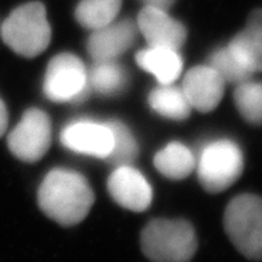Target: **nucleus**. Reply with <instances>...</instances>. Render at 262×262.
I'll return each mask as SVG.
<instances>
[{
  "mask_svg": "<svg viewBox=\"0 0 262 262\" xmlns=\"http://www.w3.org/2000/svg\"><path fill=\"white\" fill-rule=\"evenodd\" d=\"M94 193L89 181L74 170L54 169L38 190L41 211L62 226H74L90 213Z\"/></svg>",
  "mask_w": 262,
  "mask_h": 262,
  "instance_id": "obj_1",
  "label": "nucleus"
},
{
  "mask_svg": "<svg viewBox=\"0 0 262 262\" xmlns=\"http://www.w3.org/2000/svg\"><path fill=\"white\" fill-rule=\"evenodd\" d=\"M0 36L17 55L35 58L45 52L51 41V26L40 2H30L15 8L2 23Z\"/></svg>",
  "mask_w": 262,
  "mask_h": 262,
  "instance_id": "obj_2",
  "label": "nucleus"
},
{
  "mask_svg": "<svg viewBox=\"0 0 262 262\" xmlns=\"http://www.w3.org/2000/svg\"><path fill=\"white\" fill-rule=\"evenodd\" d=\"M141 246L152 262H189L198 248L195 230L185 220H152L141 235Z\"/></svg>",
  "mask_w": 262,
  "mask_h": 262,
  "instance_id": "obj_3",
  "label": "nucleus"
},
{
  "mask_svg": "<svg viewBox=\"0 0 262 262\" xmlns=\"http://www.w3.org/2000/svg\"><path fill=\"white\" fill-rule=\"evenodd\" d=\"M224 226L231 244L246 258L262 261V198L254 194L234 196L226 206Z\"/></svg>",
  "mask_w": 262,
  "mask_h": 262,
  "instance_id": "obj_4",
  "label": "nucleus"
},
{
  "mask_svg": "<svg viewBox=\"0 0 262 262\" xmlns=\"http://www.w3.org/2000/svg\"><path fill=\"white\" fill-rule=\"evenodd\" d=\"M195 169L198 181L207 193H221L241 177L244 154L235 142L218 139L201 150Z\"/></svg>",
  "mask_w": 262,
  "mask_h": 262,
  "instance_id": "obj_5",
  "label": "nucleus"
},
{
  "mask_svg": "<svg viewBox=\"0 0 262 262\" xmlns=\"http://www.w3.org/2000/svg\"><path fill=\"white\" fill-rule=\"evenodd\" d=\"M43 91L56 103L83 102L91 93L84 63L70 52L54 56L46 70Z\"/></svg>",
  "mask_w": 262,
  "mask_h": 262,
  "instance_id": "obj_6",
  "label": "nucleus"
},
{
  "mask_svg": "<svg viewBox=\"0 0 262 262\" xmlns=\"http://www.w3.org/2000/svg\"><path fill=\"white\" fill-rule=\"evenodd\" d=\"M51 121L40 108H28L7 138L10 151L23 162H38L51 146Z\"/></svg>",
  "mask_w": 262,
  "mask_h": 262,
  "instance_id": "obj_7",
  "label": "nucleus"
},
{
  "mask_svg": "<svg viewBox=\"0 0 262 262\" xmlns=\"http://www.w3.org/2000/svg\"><path fill=\"white\" fill-rule=\"evenodd\" d=\"M138 27L131 19H115L113 23L94 30L87 40V52L93 60H117L135 45Z\"/></svg>",
  "mask_w": 262,
  "mask_h": 262,
  "instance_id": "obj_8",
  "label": "nucleus"
},
{
  "mask_svg": "<svg viewBox=\"0 0 262 262\" xmlns=\"http://www.w3.org/2000/svg\"><path fill=\"white\" fill-rule=\"evenodd\" d=\"M135 23L147 46L169 47L180 51L187 39L186 27L161 8L145 6L139 11Z\"/></svg>",
  "mask_w": 262,
  "mask_h": 262,
  "instance_id": "obj_9",
  "label": "nucleus"
},
{
  "mask_svg": "<svg viewBox=\"0 0 262 262\" xmlns=\"http://www.w3.org/2000/svg\"><path fill=\"white\" fill-rule=\"evenodd\" d=\"M60 141L73 151L106 159L113 148V133L107 123L80 119L66 126Z\"/></svg>",
  "mask_w": 262,
  "mask_h": 262,
  "instance_id": "obj_10",
  "label": "nucleus"
},
{
  "mask_svg": "<svg viewBox=\"0 0 262 262\" xmlns=\"http://www.w3.org/2000/svg\"><path fill=\"white\" fill-rule=\"evenodd\" d=\"M111 198L131 211L146 210L152 201V189L142 172L128 166H117L107 181Z\"/></svg>",
  "mask_w": 262,
  "mask_h": 262,
  "instance_id": "obj_11",
  "label": "nucleus"
},
{
  "mask_svg": "<svg viewBox=\"0 0 262 262\" xmlns=\"http://www.w3.org/2000/svg\"><path fill=\"white\" fill-rule=\"evenodd\" d=\"M225 82L210 66H196L185 75L182 89L193 108L200 113H210L221 103Z\"/></svg>",
  "mask_w": 262,
  "mask_h": 262,
  "instance_id": "obj_12",
  "label": "nucleus"
},
{
  "mask_svg": "<svg viewBox=\"0 0 262 262\" xmlns=\"http://www.w3.org/2000/svg\"><path fill=\"white\" fill-rule=\"evenodd\" d=\"M228 47L253 74L262 73V8L249 15L244 30L229 41Z\"/></svg>",
  "mask_w": 262,
  "mask_h": 262,
  "instance_id": "obj_13",
  "label": "nucleus"
},
{
  "mask_svg": "<svg viewBox=\"0 0 262 262\" xmlns=\"http://www.w3.org/2000/svg\"><path fill=\"white\" fill-rule=\"evenodd\" d=\"M135 60L142 70L156 76L159 84H171L180 78L183 69L180 51L169 47L147 46L135 56Z\"/></svg>",
  "mask_w": 262,
  "mask_h": 262,
  "instance_id": "obj_14",
  "label": "nucleus"
},
{
  "mask_svg": "<svg viewBox=\"0 0 262 262\" xmlns=\"http://www.w3.org/2000/svg\"><path fill=\"white\" fill-rule=\"evenodd\" d=\"M91 93L103 97H115L126 90L128 74L117 60H94L87 70Z\"/></svg>",
  "mask_w": 262,
  "mask_h": 262,
  "instance_id": "obj_15",
  "label": "nucleus"
},
{
  "mask_svg": "<svg viewBox=\"0 0 262 262\" xmlns=\"http://www.w3.org/2000/svg\"><path fill=\"white\" fill-rule=\"evenodd\" d=\"M196 158L193 151L180 142H171L154 157V166L162 176L180 181L189 177L195 169Z\"/></svg>",
  "mask_w": 262,
  "mask_h": 262,
  "instance_id": "obj_16",
  "label": "nucleus"
},
{
  "mask_svg": "<svg viewBox=\"0 0 262 262\" xmlns=\"http://www.w3.org/2000/svg\"><path fill=\"white\" fill-rule=\"evenodd\" d=\"M148 104L157 114L172 121H185L191 114V104L182 87L159 84L148 94Z\"/></svg>",
  "mask_w": 262,
  "mask_h": 262,
  "instance_id": "obj_17",
  "label": "nucleus"
},
{
  "mask_svg": "<svg viewBox=\"0 0 262 262\" xmlns=\"http://www.w3.org/2000/svg\"><path fill=\"white\" fill-rule=\"evenodd\" d=\"M122 0H80L75 8V19L87 30H98L117 19Z\"/></svg>",
  "mask_w": 262,
  "mask_h": 262,
  "instance_id": "obj_18",
  "label": "nucleus"
},
{
  "mask_svg": "<svg viewBox=\"0 0 262 262\" xmlns=\"http://www.w3.org/2000/svg\"><path fill=\"white\" fill-rule=\"evenodd\" d=\"M207 66L221 76L225 84H233L238 86L246 80L252 79L254 74L246 67L237 56L230 51L228 46L215 50L210 54Z\"/></svg>",
  "mask_w": 262,
  "mask_h": 262,
  "instance_id": "obj_19",
  "label": "nucleus"
},
{
  "mask_svg": "<svg viewBox=\"0 0 262 262\" xmlns=\"http://www.w3.org/2000/svg\"><path fill=\"white\" fill-rule=\"evenodd\" d=\"M233 98L238 113L248 123L262 126V82L249 79L238 84Z\"/></svg>",
  "mask_w": 262,
  "mask_h": 262,
  "instance_id": "obj_20",
  "label": "nucleus"
},
{
  "mask_svg": "<svg viewBox=\"0 0 262 262\" xmlns=\"http://www.w3.org/2000/svg\"><path fill=\"white\" fill-rule=\"evenodd\" d=\"M106 123L113 133V148L106 159L115 167L131 165L138 156V143L134 134L126 124L117 119Z\"/></svg>",
  "mask_w": 262,
  "mask_h": 262,
  "instance_id": "obj_21",
  "label": "nucleus"
},
{
  "mask_svg": "<svg viewBox=\"0 0 262 262\" xmlns=\"http://www.w3.org/2000/svg\"><path fill=\"white\" fill-rule=\"evenodd\" d=\"M142 2L147 7L161 8V10L165 11H169L176 3V0H142Z\"/></svg>",
  "mask_w": 262,
  "mask_h": 262,
  "instance_id": "obj_22",
  "label": "nucleus"
},
{
  "mask_svg": "<svg viewBox=\"0 0 262 262\" xmlns=\"http://www.w3.org/2000/svg\"><path fill=\"white\" fill-rule=\"evenodd\" d=\"M8 126V111L3 99L0 98V138L6 134Z\"/></svg>",
  "mask_w": 262,
  "mask_h": 262,
  "instance_id": "obj_23",
  "label": "nucleus"
},
{
  "mask_svg": "<svg viewBox=\"0 0 262 262\" xmlns=\"http://www.w3.org/2000/svg\"><path fill=\"white\" fill-rule=\"evenodd\" d=\"M0 31H2V25H0Z\"/></svg>",
  "mask_w": 262,
  "mask_h": 262,
  "instance_id": "obj_24",
  "label": "nucleus"
}]
</instances>
